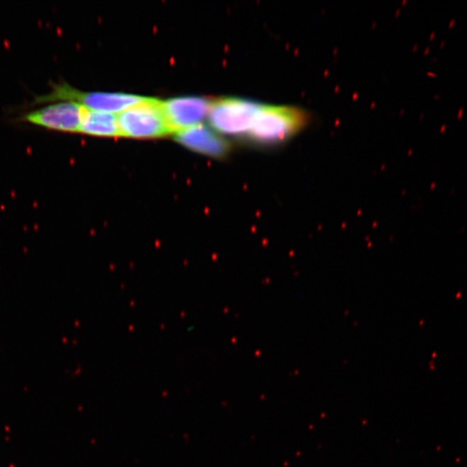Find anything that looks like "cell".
Here are the masks:
<instances>
[{"label":"cell","instance_id":"obj_2","mask_svg":"<svg viewBox=\"0 0 467 467\" xmlns=\"http://www.w3.org/2000/svg\"><path fill=\"white\" fill-rule=\"evenodd\" d=\"M50 92L35 97L30 106L56 101H74L91 110L109 113L123 112L146 99V97L120 93L83 92L65 81L53 83Z\"/></svg>","mask_w":467,"mask_h":467},{"label":"cell","instance_id":"obj_7","mask_svg":"<svg viewBox=\"0 0 467 467\" xmlns=\"http://www.w3.org/2000/svg\"><path fill=\"white\" fill-rule=\"evenodd\" d=\"M176 139L190 149L212 157H223L229 151L228 142L202 124L178 132Z\"/></svg>","mask_w":467,"mask_h":467},{"label":"cell","instance_id":"obj_6","mask_svg":"<svg viewBox=\"0 0 467 467\" xmlns=\"http://www.w3.org/2000/svg\"><path fill=\"white\" fill-rule=\"evenodd\" d=\"M212 104V101L202 97H177L162 101L171 132H179L201 124L209 115Z\"/></svg>","mask_w":467,"mask_h":467},{"label":"cell","instance_id":"obj_1","mask_svg":"<svg viewBox=\"0 0 467 467\" xmlns=\"http://www.w3.org/2000/svg\"><path fill=\"white\" fill-rule=\"evenodd\" d=\"M309 113L293 106L262 105L247 135L262 146H280L309 123Z\"/></svg>","mask_w":467,"mask_h":467},{"label":"cell","instance_id":"obj_11","mask_svg":"<svg viewBox=\"0 0 467 467\" xmlns=\"http://www.w3.org/2000/svg\"><path fill=\"white\" fill-rule=\"evenodd\" d=\"M446 128V125L443 124V126L441 128V134H444V132H445Z\"/></svg>","mask_w":467,"mask_h":467},{"label":"cell","instance_id":"obj_4","mask_svg":"<svg viewBox=\"0 0 467 467\" xmlns=\"http://www.w3.org/2000/svg\"><path fill=\"white\" fill-rule=\"evenodd\" d=\"M262 104L241 98L214 101L209 120L214 129L227 134H247Z\"/></svg>","mask_w":467,"mask_h":467},{"label":"cell","instance_id":"obj_9","mask_svg":"<svg viewBox=\"0 0 467 467\" xmlns=\"http://www.w3.org/2000/svg\"><path fill=\"white\" fill-rule=\"evenodd\" d=\"M463 114H464V107H461V108H459L458 115H457V119L459 120H461Z\"/></svg>","mask_w":467,"mask_h":467},{"label":"cell","instance_id":"obj_12","mask_svg":"<svg viewBox=\"0 0 467 467\" xmlns=\"http://www.w3.org/2000/svg\"><path fill=\"white\" fill-rule=\"evenodd\" d=\"M445 45H446V40H443V41L442 42L441 47H439V48L443 49L444 47H445Z\"/></svg>","mask_w":467,"mask_h":467},{"label":"cell","instance_id":"obj_5","mask_svg":"<svg viewBox=\"0 0 467 467\" xmlns=\"http://www.w3.org/2000/svg\"><path fill=\"white\" fill-rule=\"evenodd\" d=\"M86 109L74 101H56L25 113L18 120L50 131L77 132L81 131Z\"/></svg>","mask_w":467,"mask_h":467},{"label":"cell","instance_id":"obj_13","mask_svg":"<svg viewBox=\"0 0 467 467\" xmlns=\"http://www.w3.org/2000/svg\"><path fill=\"white\" fill-rule=\"evenodd\" d=\"M434 35H435V33H432L431 38H430L431 40H432V39H433L434 38Z\"/></svg>","mask_w":467,"mask_h":467},{"label":"cell","instance_id":"obj_10","mask_svg":"<svg viewBox=\"0 0 467 467\" xmlns=\"http://www.w3.org/2000/svg\"><path fill=\"white\" fill-rule=\"evenodd\" d=\"M454 25H455V19H454V18L451 19V21H450V23H449V29L453 28V27H454Z\"/></svg>","mask_w":467,"mask_h":467},{"label":"cell","instance_id":"obj_8","mask_svg":"<svg viewBox=\"0 0 467 467\" xmlns=\"http://www.w3.org/2000/svg\"><path fill=\"white\" fill-rule=\"evenodd\" d=\"M81 132L100 136V137H116L120 136L118 120L114 114L86 109Z\"/></svg>","mask_w":467,"mask_h":467},{"label":"cell","instance_id":"obj_3","mask_svg":"<svg viewBox=\"0 0 467 467\" xmlns=\"http://www.w3.org/2000/svg\"><path fill=\"white\" fill-rule=\"evenodd\" d=\"M120 136L128 138H158L171 134L162 101L146 98L120 113L118 117Z\"/></svg>","mask_w":467,"mask_h":467}]
</instances>
